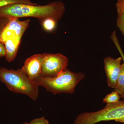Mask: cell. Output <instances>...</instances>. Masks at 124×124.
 Here are the masks:
<instances>
[{
    "label": "cell",
    "mask_w": 124,
    "mask_h": 124,
    "mask_svg": "<svg viewBox=\"0 0 124 124\" xmlns=\"http://www.w3.org/2000/svg\"><path fill=\"white\" fill-rule=\"evenodd\" d=\"M65 5L62 1H54L44 5L11 4L0 7V17L8 19L14 18L32 17L40 22L47 18L58 21L63 16Z\"/></svg>",
    "instance_id": "6da1fadb"
},
{
    "label": "cell",
    "mask_w": 124,
    "mask_h": 124,
    "mask_svg": "<svg viewBox=\"0 0 124 124\" xmlns=\"http://www.w3.org/2000/svg\"><path fill=\"white\" fill-rule=\"evenodd\" d=\"M19 19H9L0 34V40L5 47V57L8 62L16 58L23 36L30 22L29 19L21 21Z\"/></svg>",
    "instance_id": "7a4b0ae2"
},
{
    "label": "cell",
    "mask_w": 124,
    "mask_h": 124,
    "mask_svg": "<svg viewBox=\"0 0 124 124\" xmlns=\"http://www.w3.org/2000/svg\"><path fill=\"white\" fill-rule=\"evenodd\" d=\"M0 81L10 91L23 94L36 100L39 94L38 85L23 71L0 68Z\"/></svg>",
    "instance_id": "3957f363"
},
{
    "label": "cell",
    "mask_w": 124,
    "mask_h": 124,
    "mask_svg": "<svg viewBox=\"0 0 124 124\" xmlns=\"http://www.w3.org/2000/svg\"><path fill=\"white\" fill-rule=\"evenodd\" d=\"M85 77L84 73H74L66 68L54 77L40 76L34 81L38 86H44L46 91L54 94L62 93L72 94L75 93L76 86Z\"/></svg>",
    "instance_id": "277c9868"
},
{
    "label": "cell",
    "mask_w": 124,
    "mask_h": 124,
    "mask_svg": "<svg viewBox=\"0 0 124 124\" xmlns=\"http://www.w3.org/2000/svg\"><path fill=\"white\" fill-rule=\"evenodd\" d=\"M68 59L60 54L45 53L42 62L40 76L53 77L56 76L67 68Z\"/></svg>",
    "instance_id": "5b68a950"
},
{
    "label": "cell",
    "mask_w": 124,
    "mask_h": 124,
    "mask_svg": "<svg viewBox=\"0 0 124 124\" xmlns=\"http://www.w3.org/2000/svg\"><path fill=\"white\" fill-rule=\"evenodd\" d=\"M121 57L116 59L108 57L104 60V69L106 74L108 86L115 89L121 69Z\"/></svg>",
    "instance_id": "8992f818"
},
{
    "label": "cell",
    "mask_w": 124,
    "mask_h": 124,
    "mask_svg": "<svg viewBox=\"0 0 124 124\" xmlns=\"http://www.w3.org/2000/svg\"><path fill=\"white\" fill-rule=\"evenodd\" d=\"M44 54L45 53H43L31 56L26 60L22 68L23 71L33 81L40 76Z\"/></svg>",
    "instance_id": "52a82bcc"
},
{
    "label": "cell",
    "mask_w": 124,
    "mask_h": 124,
    "mask_svg": "<svg viewBox=\"0 0 124 124\" xmlns=\"http://www.w3.org/2000/svg\"><path fill=\"white\" fill-rule=\"evenodd\" d=\"M115 91L119 93L120 95L124 94V63L121 64L120 72L117 79V84Z\"/></svg>",
    "instance_id": "ba28073f"
},
{
    "label": "cell",
    "mask_w": 124,
    "mask_h": 124,
    "mask_svg": "<svg viewBox=\"0 0 124 124\" xmlns=\"http://www.w3.org/2000/svg\"><path fill=\"white\" fill-rule=\"evenodd\" d=\"M40 22L45 30L47 31L51 32L55 29L58 21L51 18H47Z\"/></svg>",
    "instance_id": "9c48e42d"
},
{
    "label": "cell",
    "mask_w": 124,
    "mask_h": 124,
    "mask_svg": "<svg viewBox=\"0 0 124 124\" xmlns=\"http://www.w3.org/2000/svg\"><path fill=\"white\" fill-rule=\"evenodd\" d=\"M120 95L116 91L108 94L103 99V102L107 104L116 103L120 101Z\"/></svg>",
    "instance_id": "30bf717a"
},
{
    "label": "cell",
    "mask_w": 124,
    "mask_h": 124,
    "mask_svg": "<svg viewBox=\"0 0 124 124\" xmlns=\"http://www.w3.org/2000/svg\"><path fill=\"white\" fill-rule=\"evenodd\" d=\"M23 4L27 5H36L30 0H0V7L11 4Z\"/></svg>",
    "instance_id": "8fae6325"
},
{
    "label": "cell",
    "mask_w": 124,
    "mask_h": 124,
    "mask_svg": "<svg viewBox=\"0 0 124 124\" xmlns=\"http://www.w3.org/2000/svg\"><path fill=\"white\" fill-rule=\"evenodd\" d=\"M116 25L124 36V11L118 15Z\"/></svg>",
    "instance_id": "7c38bea8"
},
{
    "label": "cell",
    "mask_w": 124,
    "mask_h": 124,
    "mask_svg": "<svg viewBox=\"0 0 124 124\" xmlns=\"http://www.w3.org/2000/svg\"><path fill=\"white\" fill-rule=\"evenodd\" d=\"M30 123L31 124H49L48 120L46 119L44 117L32 120Z\"/></svg>",
    "instance_id": "4fadbf2b"
},
{
    "label": "cell",
    "mask_w": 124,
    "mask_h": 124,
    "mask_svg": "<svg viewBox=\"0 0 124 124\" xmlns=\"http://www.w3.org/2000/svg\"><path fill=\"white\" fill-rule=\"evenodd\" d=\"M8 20V19L0 17V34Z\"/></svg>",
    "instance_id": "5bb4252c"
},
{
    "label": "cell",
    "mask_w": 124,
    "mask_h": 124,
    "mask_svg": "<svg viewBox=\"0 0 124 124\" xmlns=\"http://www.w3.org/2000/svg\"><path fill=\"white\" fill-rule=\"evenodd\" d=\"M6 54V52L5 45L0 40V57H5Z\"/></svg>",
    "instance_id": "9a60e30c"
},
{
    "label": "cell",
    "mask_w": 124,
    "mask_h": 124,
    "mask_svg": "<svg viewBox=\"0 0 124 124\" xmlns=\"http://www.w3.org/2000/svg\"><path fill=\"white\" fill-rule=\"evenodd\" d=\"M116 8L118 15L124 11V5L121 6H116Z\"/></svg>",
    "instance_id": "2e32d148"
},
{
    "label": "cell",
    "mask_w": 124,
    "mask_h": 124,
    "mask_svg": "<svg viewBox=\"0 0 124 124\" xmlns=\"http://www.w3.org/2000/svg\"><path fill=\"white\" fill-rule=\"evenodd\" d=\"M124 5V0H118L116 4V6H121Z\"/></svg>",
    "instance_id": "e0dca14e"
},
{
    "label": "cell",
    "mask_w": 124,
    "mask_h": 124,
    "mask_svg": "<svg viewBox=\"0 0 124 124\" xmlns=\"http://www.w3.org/2000/svg\"><path fill=\"white\" fill-rule=\"evenodd\" d=\"M115 121L116 122L124 123V117L120 118L119 119H118L116 120Z\"/></svg>",
    "instance_id": "ac0fdd59"
},
{
    "label": "cell",
    "mask_w": 124,
    "mask_h": 124,
    "mask_svg": "<svg viewBox=\"0 0 124 124\" xmlns=\"http://www.w3.org/2000/svg\"><path fill=\"white\" fill-rule=\"evenodd\" d=\"M22 124H31L30 123H28V122H24V123H23Z\"/></svg>",
    "instance_id": "d6986e66"
},
{
    "label": "cell",
    "mask_w": 124,
    "mask_h": 124,
    "mask_svg": "<svg viewBox=\"0 0 124 124\" xmlns=\"http://www.w3.org/2000/svg\"><path fill=\"white\" fill-rule=\"evenodd\" d=\"M121 97L122 98H124V94H122V95H121Z\"/></svg>",
    "instance_id": "ffe728a7"
},
{
    "label": "cell",
    "mask_w": 124,
    "mask_h": 124,
    "mask_svg": "<svg viewBox=\"0 0 124 124\" xmlns=\"http://www.w3.org/2000/svg\"><path fill=\"white\" fill-rule=\"evenodd\" d=\"M122 60H123V61H124V57H123L122 58Z\"/></svg>",
    "instance_id": "44dd1931"
}]
</instances>
